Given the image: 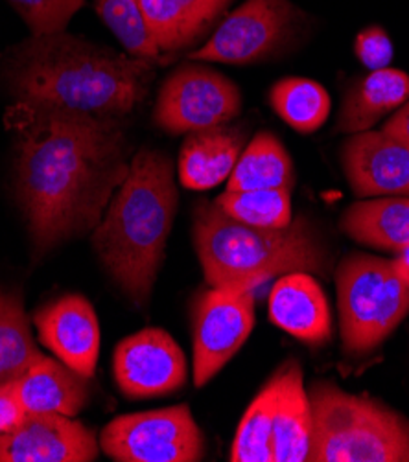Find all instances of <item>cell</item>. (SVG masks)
<instances>
[{"mask_svg":"<svg viewBox=\"0 0 409 462\" xmlns=\"http://www.w3.org/2000/svg\"><path fill=\"white\" fill-rule=\"evenodd\" d=\"M15 190L37 253L95 230L129 173L116 118L32 109L17 116Z\"/></svg>","mask_w":409,"mask_h":462,"instance_id":"6da1fadb","label":"cell"},{"mask_svg":"<svg viewBox=\"0 0 409 462\" xmlns=\"http://www.w3.org/2000/svg\"><path fill=\"white\" fill-rule=\"evenodd\" d=\"M153 76L148 60L56 32L30 35L23 42L12 88L24 107L116 118L148 97Z\"/></svg>","mask_w":409,"mask_h":462,"instance_id":"7a4b0ae2","label":"cell"},{"mask_svg":"<svg viewBox=\"0 0 409 462\" xmlns=\"http://www.w3.org/2000/svg\"><path fill=\"white\" fill-rule=\"evenodd\" d=\"M172 159L141 150L93 233V245L116 286L139 308L152 297L177 212Z\"/></svg>","mask_w":409,"mask_h":462,"instance_id":"3957f363","label":"cell"},{"mask_svg":"<svg viewBox=\"0 0 409 462\" xmlns=\"http://www.w3.org/2000/svg\"><path fill=\"white\" fill-rule=\"evenodd\" d=\"M192 236L210 288L247 291L286 273L327 276L330 269L325 244L302 216L284 228H260L203 201L194 212Z\"/></svg>","mask_w":409,"mask_h":462,"instance_id":"277c9868","label":"cell"},{"mask_svg":"<svg viewBox=\"0 0 409 462\" xmlns=\"http://www.w3.org/2000/svg\"><path fill=\"white\" fill-rule=\"evenodd\" d=\"M313 435L308 462H409V420L384 403L329 382L308 391Z\"/></svg>","mask_w":409,"mask_h":462,"instance_id":"5b68a950","label":"cell"},{"mask_svg":"<svg viewBox=\"0 0 409 462\" xmlns=\"http://www.w3.org/2000/svg\"><path fill=\"white\" fill-rule=\"evenodd\" d=\"M336 282L339 332L349 356H363L380 346L409 313V286L393 260L349 254L338 267Z\"/></svg>","mask_w":409,"mask_h":462,"instance_id":"8992f818","label":"cell"},{"mask_svg":"<svg viewBox=\"0 0 409 462\" xmlns=\"http://www.w3.org/2000/svg\"><path fill=\"white\" fill-rule=\"evenodd\" d=\"M304 17L292 0H246L189 60L223 65L265 61L292 44Z\"/></svg>","mask_w":409,"mask_h":462,"instance_id":"52a82bcc","label":"cell"},{"mask_svg":"<svg viewBox=\"0 0 409 462\" xmlns=\"http://www.w3.org/2000/svg\"><path fill=\"white\" fill-rule=\"evenodd\" d=\"M100 448L118 462H198L205 437L183 403L116 417L102 430Z\"/></svg>","mask_w":409,"mask_h":462,"instance_id":"ba28073f","label":"cell"},{"mask_svg":"<svg viewBox=\"0 0 409 462\" xmlns=\"http://www.w3.org/2000/svg\"><path fill=\"white\" fill-rule=\"evenodd\" d=\"M242 95L235 81L200 63L175 69L161 85L153 120L170 134H189L235 120Z\"/></svg>","mask_w":409,"mask_h":462,"instance_id":"9c48e42d","label":"cell"},{"mask_svg":"<svg viewBox=\"0 0 409 462\" xmlns=\"http://www.w3.org/2000/svg\"><path fill=\"white\" fill-rule=\"evenodd\" d=\"M255 327L253 290L210 288L198 295L192 311L194 385H207L244 346Z\"/></svg>","mask_w":409,"mask_h":462,"instance_id":"30bf717a","label":"cell"},{"mask_svg":"<svg viewBox=\"0 0 409 462\" xmlns=\"http://www.w3.org/2000/svg\"><path fill=\"white\" fill-rule=\"evenodd\" d=\"M113 374L120 393L131 400L166 396L187 383L185 352L161 328H144L118 343Z\"/></svg>","mask_w":409,"mask_h":462,"instance_id":"8fae6325","label":"cell"},{"mask_svg":"<svg viewBox=\"0 0 409 462\" xmlns=\"http://www.w3.org/2000/svg\"><path fill=\"white\" fill-rule=\"evenodd\" d=\"M98 453L93 430L63 414H26L0 435V462H93Z\"/></svg>","mask_w":409,"mask_h":462,"instance_id":"7c38bea8","label":"cell"},{"mask_svg":"<svg viewBox=\"0 0 409 462\" xmlns=\"http://www.w3.org/2000/svg\"><path fill=\"white\" fill-rule=\"evenodd\" d=\"M341 166L358 198L409 196V144L384 131H361L341 146Z\"/></svg>","mask_w":409,"mask_h":462,"instance_id":"4fadbf2b","label":"cell"},{"mask_svg":"<svg viewBox=\"0 0 409 462\" xmlns=\"http://www.w3.org/2000/svg\"><path fill=\"white\" fill-rule=\"evenodd\" d=\"M39 341L60 361L85 378H93L100 356V325L85 297L65 295L33 315Z\"/></svg>","mask_w":409,"mask_h":462,"instance_id":"5bb4252c","label":"cell"},{"mask_svg":"<svg viewBox=\"0 0 409 462\" xmlns=\"http://www.w3.org/2000/svg\"><path fill=\"white\" fill-rule=\"evenodd\" d=\"M269 319L275 327L308 345H323L332 336L327 295L306 271L283 274L269 293Z\"/></svg>","mask_w":409,"mask_h":462,"instance_id":"9a60e30c","label":"cell"},{"mask_svg":"<svg viewBox=\"0 0 409 462\" xmlns=\"http://www.w3.org/2000/svg\"><path fill=\"white\" fill-rule=\"evenodd\" d=\"M244 133L233 125H216L189 133L179 152V180L189 190H210L231 177L240 153Z\"/></svg>","mask_w":409,"mask_h":462,"instance_id":"2e32d148","label":"cell"},{"mask_svg":"<svg viewBox=\"0 0 409 462\" xmlns=\"http://www.w3.org/2000/svg\"><path fill=\"white\" fill-rule=\"evenodd\" d=\"M279 376L281 383L271 435L273 462H306L311 449L313 419L302 368L297 361H288L279 368Z\"/></svg>","mask_w":409,"mask_h":462,"instance_id":"e0dca14e","label":"cell"},{"mask_svg":"<svg viewBox=\"0 0 409 462\" xmlns=\"http://www.w3.org/2000/svg\"><path fill=\"white\" fill-rule=\"evenodd\" d=\"M88 378L63 361L42 356L15 382L28 414H63L74 419L87 405Z\"/></svg>","mask_w":409,"mask_h":462,"instance_id":"ac0fdd59","label":"cell"},{"mask_svg":"<svg viewBox=\"0 0 409 462\" xmlns=\"http://www.w3.org/2000/svg\"><path fill=\"white\" fill-rule=\"evenodd\" d=\"M233 0H141L161 52H177L205 37Z\"/></svg>","mask_w":409,"mask_h":462,"instance_id":"d6986e66","label":"cell"},{"mask_svg":"<svg viewBox=\"0 0 409 462\" xmlns=\"http://www.w3.org/2000/svg\"><path fill=\"white\" fill-rule=\"evenodd\" d=\"M409 98V76L396 69L373 70L358 79L343 98L336 131H369Z\"/></svg>","mask_w":409,"mask_h":462,"instance_id":"ffe728a7","label":"cell"},{"mask_svg":"<svg viewBox=\"0 0 409 462\" xmlns=\"http://www.w3.org/2000/svg\"><path fill=\"white\" fill-rule=\"evenodd\" d=\"M341 228L358 244L400 253L409 247V196L358 201L343 214Z\"/></svg>","mask_w":409,"mask_h":462,"instance_id":"44dd1931","label":"cell"},{"mask_svg":"<svg viewBox=\"0 0 409 462\" xmlns=\"http://www.w3.org/2000/svg\"><path fill=\"white\" fill-rule=\"evenodd\" d=\"M295 171L290 153L279 138L260 131L244 148L238 162L227 179V190H265L284 189L293 190Z\"/></svg>","mask_w":409,"mask_h":462,"instance_id":"7402d4cb","label":"cell"},{"mask_svg":"<svg viewBox=\"0 0 409 462\" xmlns=\"http://www.w3.org/2000/svg\"><path fill=\"white\" fill-rule=\"evenodd\" d=\"M41 357L21 297L0 291V385L17 382Z\"/></svg>","mask_w":409,"mask_h":462,"instance_id":"603a6c76","label":"cell"},{"mask_svg":"<svg viewBox=\"0 0 409 462\" xmlns=\"http://www.w3.org/2000/svg\"><path fill=\"white\" fill-rule=\"evenodd\" d=\"M269 102L292 129L308 134L320 129L330 115L327 88L308 78H284L271 87Z\"/></svg>","mask_w":409,"mask_h":462,"instance_id":"cb8c5ba5","label":"cell"},{"mask_svg":"<svg viewBox=\"0 0 409 462\" xmlns=\"http://www.w3.org/2000/svg\"><path fill=\"white\" fill-rule=\"evenodd\" d=\"M279 383L281 376L277 371L247 407L233 440V462H273L271 435L273 414H275L279 396Z\"/></svg>","mask_w":409,"mask_h":462,"instance_id":"d4e9b609","label":"cell"},{"mask_svg":"<svg viewBox=\"0 0 409 462\" xmlns=\"http://www.w3.org/2000/svg\"><path fill=\"white\" fill-rule=\"evenodd\" d=\"M227 216L260 228H284L292 223V190H225L214 201Z\"/></svg>","mask_w":409,"mask_h":462,"instance_id":"484cf974","label":"cell"},{"mask_svg":"<svg viewBox=\"0 0 409 462\" xmlns=\"http://www.w3.org/2000/svg\"><path fill=\"white\" fill-rule=\"evenodd\" d=\"M102 23L120 41L129 56L148 61L163 56L143 12L141 0H95Z\"/></svg>","mask_w":409,"mask_h":462,"instance_id":"4316f807","label":"cell"},{"mask_svg":"<svg viewBox=\"0 0 409 462\" xmlns=\"http://www.w3.org/2000/svg\"><path fill=\"white\" fill-rule=\"evenodd\" d=\"M32 35L65 32L85 0H8Z\"/></svg>","mask_w":409,"mask_h":462,"instance_id":"83f0119b","label":"cell"},{"mask_svg":"<svg viewBox=\"0 0 409 462\" xmlns=\"http://www.w3.org/2000/svg\"><path fill=\"white\" fill-rule=\"evenodd\" d=\"M354 54L371 72L382 70L387 69L393 60V42L382 26H367L354 41Z\"/></svg>","mask_w":409,"mask_h":462,"instance_id":"f1b7e54d","label":"cell"},{"mask_svg":"<svg viewBox=\"0 0 409 462\" xmlns=\"http://www.w3.org/2000/svg\"><path fill=\"white\" fill-rule=\"evenodd\" d=\"M26 414L15 382L0 385V435L14 431L26 419Z\"/></svg>","mask_w":409,"mask_h":462,"instance_id":"f546056e","label":"cell"},{"mask_svg":"<svg viewBox=\"0 0 409 462\" xmlns=\"http://www.w3.org/2000/svg\"><path fill=\"white\" fill-rule=\"evenodd\" d=\"M382 131L409 144V98L391 115L389 120H386Z\"/></svg>","mask_w":409,"mask_h":462,"instance_id":"4dcf8cb0","label":"cell"},{"mask_svg":"<svg viewBox=\"0 0 409 462\" xmlns=\"http://www.w3.org/2000/svg\"><path fill=\"white\" fill-rule=\"evenodd\" d=\"M393 263L396 273L400 274V279L409 286V247L400 251L398 256L393 260Z\"/></svg>","mask_w":409,"mask_h":462,"instance_id":"1f68e13d","label":"cell"}]
</instances>
